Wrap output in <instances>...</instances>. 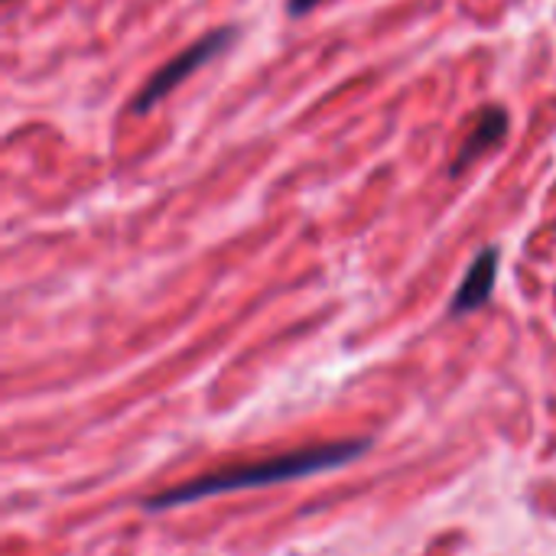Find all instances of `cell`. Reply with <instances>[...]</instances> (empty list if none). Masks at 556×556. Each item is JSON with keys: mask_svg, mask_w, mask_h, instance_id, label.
Masks as SVG:
<instances>
[{"mask_svg": "<svg viewBox=\"0 0 556 556\" xmlns=\"http://www.w3.org/2000/svg\"><path fill=\"white\" fill-rule=\"evenodd\" d=\"M365 450H368V440H342V443H323V446L293 450V453H283V456H267V459L251 463V466L218 469V472L199 476L192 482H182V485H176V489H169V492H163L156 498H147V508L163 511V508L189 505V502L225 495V492H244V489H261V485H274V482H290V479L329 472V469H339V466L358 459Z\"/></svg>", "mask_w": 556, "mask_h": 556, "instance_id": "1", "label": "cell"}, {"mask_svg": "<svg viewBox=\"0 0 556 556\" xmlns=\"http://www.w3.org/2000/svg\"><path fill=\"white\" fill-rule=\"evenodd\" d=\"M323 0H287V10H290V16H303V13H309V10H316Z\"/></svg>", "mask_w": 556, "mask_h": 556, "instance_id": "5", "label": "cell"}, {"mask_svg": "<svg viewBox=\"0 0 556 556\" xmlns=\"http://www.w3.org/2000/svg\"><path fill=\"white\" fill-rule=\"evenodd\" d=\"M231 39H235V26H222V29L202 36L199 42H192L189 49H182L176 59H169L163 68H156V72L150 75V81L137 91L130 111H134V114H147V111H150L153 104H160L179 81H186L192 72H199L202 65H208L215 55H222V52L228 49Z\"/></svg>", "mask_w": 556, "mask_h": 556, "instance_id": "2", "label": "cell"}, {"mask_svg": "<svg viewBox=\"0 0 556 556\" xmlns=\"http://www.w3.org/2000/svg\"><path fill=\"white\" fill-rule=\"evenodd\" d=\"M508 127H511V121H508V111L502 108V104H485L476 117H472V127H469V134L463 137V143H459V150H456V160H453V176H459L469 163H476L479 156H485L489 150H495V147H502L505 143V137H508Z\"/></svg>", "mask_w": 556, "mask_h": 556, "instance_id": "3", "label": "cell"}, {"mask_svg": "<svg viewBox=\"0 0 556 556\" xmlns=\"http://www.w3.org/2000/svg\"><path fill=\"white\" fill-rule=\"evenodd\" d=\"M498 261H502V251L498 248H485L479 251V257L469 264L453 303H450V313L453 316H463V313H476L482 309L489 300H492V290H495V280H498Z\"/></svg>", "mask_w": 556, "mask_h": 556, "instance_id": "4", "label": "cell"}]
</instances>
